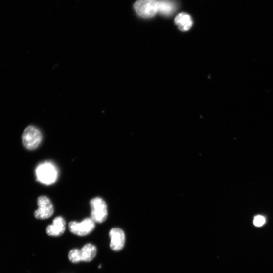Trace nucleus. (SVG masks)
Returning <instances> with one entry per match:
<instances>
[{
  "label": "nucleus",
  "instance_id": "obj_4",
  "mask_svg": "<svg viewBox=\"0 0 273 273\" xmlns=\"http://www.w3.org/2000/svg\"><path fill=\"white\" fill-rule=\"evenodd\" d=\"M134 7L141 17L153 18L158 13V0H138L134 4Z\"/></svg>",
  "mask_w": 273,
  "mask_h": 273
},
{
  "label": "nucleus",
  "instance_id": "obj_2",
  "mask_svg": "<svg viewBox=\"0 0 273 273\" xmlns=\"http://www.w3.org/2000/svg\"><path fill=\"white\" fill-rule=\"evenodd\" d=\"M43 135L40 130L33 126L27 127L22 135L24 146L29 150L37 149L42 143Z\"/></svg>",
  "mask_w": 273,
  "mask_h": 273
},
{
  "label": "nucleus",
  "instance_id": "obj_9",
  "mask_svg": "<svg viewBox=\"0 0 273 273\" xmlns=\"http://www.w3.org/2000/svg\"><path fill=\"white\" fill-rule=\"evenodd\" d=\"M176 25L181 31H187L192 26L193 22L190 15L186 13H181L175 20Z\"/></svg>",
  "mask_w": 273,
  "mask_h": 273
},
{
  "label": "nucleus",
  "instance_id": "obj_1",
  "mask_svg": "<svg viewBox=\"0 0 273 273\" xmlns=\"http://www.w3.org/2000/svg\"><path fill=\"white\" fill-rule=\"evenodd\" d=\"M36 175L40 183L46 185H51L57 181L58 171L55 164L51 162L46 161L37 166Z\"/></svg>",
  "mask_w": 273,
  "mask_h": 273
},
{
  "label": "nucleus",
  "instance_id": "obj_13",
  "mask_svg": "<svg viewBox=\"0 0 273 273\" xmlns=\"http://www.w3.org/2000/svg\"><path fill=\"white\" fill-rule=\"evenodd\" d=\"M265 223V219L261 216H257L255 217L253 221L254 225L257 227L263 226Z\"/></svg>",
  "mask_w": 273,
  "mask_h": 273
},
{
  "label": "nucleus",
  "instance_id": "obj_5",
  "mask_svg": "<svg viewBox=\"0 0 273 273\" xmlns=\"http://www.w3.org/2000/svg\"><path fill=\"white\" fill-rule=\"evenodd\" d=\"M68 228L73 234L79 236H85L94 230L95 223L91 218H86L80 223L75 221L70 222Z\"/></svg>",
  "mask_w": 273,
  "mask_h": 273
},
{
  "label": "nucleus",
  "instance_id": "obj_8",
  "mask_svg": "<svg viewBox=\"0 0 273 273\" xmlns=\"http://www.w3.org/2000/svg\"><path fill=\"white\" fill-rule=\"evenodd\" d=\"M66 221L63 217H57L53 221V223L47 227V234L53 237L62 235L66 230Z\"/></svg>",
  "mask_w": 273,
  "mask_h": 273
},
{
  "label": "nucleus",
  "instance_id": "obj_3",
  "mask_svg": "<svg viewBox=\"0 0 273 273\" xmlns=\"http://www.w3.org/2000/svg\"><path fill=\"white\" fill-rule=\"evenodd\" d=\"M91 208V218L95 223H102L108 216V206L100 197H95L90 203Z\"/></svg>",
  "mask_w": 273,
  "mask_h": 273
},
{
  "label": "nucleus",
  "instance_id": "obj_12",
  "mask_svg": "<svg viewBox=\"0 0 273 273\" xmlns=\"http://www.w3.org/2000/svg\"><path fill=\"white\" fill-rule=\"evenodd\" d=\"M68 258L70 261L77 264L82 262L81 251L79 249H73L69 253Z\"/></svg>",
  "mask_w": 273,
  "mask_h": 273
},
{
  "label": "nucleus",
  "instance_id": "obj_7",
  "mask_svg": "<svg viewBox=\"0 0 273 273\" xmlns=\"http://www.w3.org/2000/svg\"><path fill=\"white\" fill-rule=\"evenodd\" d=\"M111 239L110 247L114 251L122 250L125 244L126 236L124 232L118 228H114L109 233Z\"/></svg>",
  "mask_w": 273,
  "mask_h": 273
},
{
  "label": "nucleus",
  "instance_id": "obj_6",
  "mask_svg": "<svg viewBox=\"0 0 273 273\" xmlns=\"http://www.w3.org/2000/svg\"><path fill=\"white\" fill-rule=\"evenodd\" d=\"M38 209L35 212V217L38 219L45 220L52 217L54 214L53 205L46 196H41L38 199Z\"/></svg>",
  "mask_w": 273,
  "mask_h": 273
},
{
  "label": "nucleus",
  "instance_id": "obj_10",
  "mask_svg": "<svg viewBox=\"0 0 273 273\" xmlns=\"http://www.w3.org/2000/svg\"><path fill=\"white\" fill-rule=\"evenodd\" d=\"M176 10V5L172 0H158V12L169 17Z\"/></svg>",
  "mask_w": 273,
  "mask_h": 273
},
{
  "label": "nucleus",
  "instance_id": "obj_11",
  "mask_svg": "<svg viewBox=\"0 0 273 273\" xmlns=\"http://www.w3.org/2000/svg\"><path fill=\"white\" fill-rule=\"evenodd\" d=\"M82 262L92 261L97 254V249L94 245L88 244L85 245L80 250Z\"/></svg>",
  "mask_w": 273,
  "mask_h": 273
}]
</instances>
